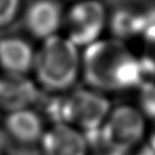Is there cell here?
<instances>
[{"instance_id":"1","label":"cell","mask_w":155,"mask_h":155,"mask_svg":"<svg viewBox=\"0 0 155 155\" xmlns=\"http://www.w3.org/2000/svg\"><path fill=\"white\" fill-rule=\"evenodd\" d=\"M81 78L86 87L105 95L137 90L145 75L138 54L126 42L102 38L83 49Z\"/></svg>"},{"instance_id":"2","label":"cell","mask_w":155,"mask_h":155,"mask_svg":"<svg viewBox=\"0 0 155 155\" xmlns=\"http://www.w3.org/2000/svg\"><path fill=\"white\" fill-rule=\"evenodd\" d=\"M81 49L57 34L42 41L35 52L34 82L41 92L59 95L75 88L81 78Z\"/></svg>"},{"instance_id":"3","label":"cell","mask_w":155,"mask_h":155,"mask_svg":"<svg viewBox=\"0 0 155 155\" xmlns=\"http://www.w3.org/2000/svg\"><path fill=\"white\" fill-rule=\"evenodd\" d=\"M44 109L45 117L52 121V125L70 126L87 136L101 128L112 105L107 95L82 87L64 94L51 95Z\"/></svg>"},{"instance_id":"4","label":"cell","mask_w":155,"mask_h":155,"mask_svg":"<svg viewBox=\"0 0 155 155\" xmlns=\"http://www.w3.org/2000/svg\"><path fill=\"white\" fill-rule=\"evenodd\" d=\"M145 117L135 105L120 104L112 108L96 133L87 135L96 155H129L146 137Z\"/></svg>"},{"instance_id":"5","label":"cell","mask_w":155,"mask_h":155,"mask_svg":"<svg viewBox=\"0 0 155 155\" xmlns=\"http://www.w3.org/2000/svg\"><path fill=\"white\" fill-rule=\"evenodd\" d=\"M109 12L100 1L75 2L65 9L62 28L67 39L79 49H85L102 39L108 26Z\"/></svg>"},{"instance_id":"6","label":"cell","mask_w":155,"mask_h":155,"mask_svg":"<svg viewBox=\"0 0 155 155\" xmlns=\"http://www.w3.org/2000/svg\"><path fill=\"white\" fill-rule=\"evenodd\" d=\"M65 9L61 2L36 0L27 4L22 10L23 25L26 32L41 42L59 34L62 28Z\"/></svg>"},{"instance_id":"7","label":"cell","mask_w":155,"mask_h":155,"mask_svg":"<svg viewBox=\"0 0 155 155\" xmlns=\"http://www.w3.org/2000/svg\"><path fill=\"white\" fill-rule=\"evenodd\" d=\"M42 99V92L28 76L0 74V113L9 114L33 109Z\"/></svg>"},{"instance_id":"8","label":"cell","mask_w":155,"mask_h":155,"mask_svg":"<svg viewBox=\"0 0 155 155\" xmlns=\"http://www.w3.org/2000/svg\"><path fill=\"white\" fill-rule=\"evenodd\" d=\"M153 24H155V8L126 5L109 13L108 26L111 31V38L122 42L136 38L140 39Z\"/></svg>"},{"instance_id":"9","label":"cell","mask_w":155,"mask_h":155,"mask_svg":"<svg viewBox=\"0 0 155 155\" xmlns=\"http://www.w3.org/2000/svg\"><path fill=\"white\" fill-rule=\"evenodd\" d=\"M41 155H90L86 135L64 124L47 127L39 144Z\"/></svg>"},{"instance_id":"10","label":"cell","mask_w":155,"mask_h":155,"mask_svg":"<svg viewBox=\"0 0 155 155\" xmlns=\"http://www.w3.org/2000/svg\"><path fill=\"white\" fill-rule=\"evenodd\" d=\"M4 129L13 142L23 146L39 145L47 129L43 116L33 109L6 114Z\"/></svg>"},{"instance_id":"11","label":"cell","mask_w":155,"mask_h":155,"mask_svg":"<svg viewBox=\"0 0 155 155\" xmlns=\"http://www.w3.org/2000/svg\"><path fill=\"white\" fill-rule=\"evenodd\" d=\"M36 49L18 35L0 38V69L4 74L27 76L33 70Z\"/></svg>"},{"instance_id":"12","label":"cell","mask_w":155,"mask_h":155,"mask_svg":"<svg viewBox=\"0 0 155 155\" xmlns=\"http://www.w3.org/2000/svg\"><path fill=\"white\" fill-rule=\"evenodd\" d=\"M140 50L138 58L140 60L145 77L155 81V24L147 28L140 38Z\"/></svg>"},{"instance_id":"13","label":"cell","mask_w":155,"mask_h":155,"mask_svg":"<svg viewBox=\"0 0 155 155\" xmlns=\"http://www.w3.org/2000/svg\"><path fill=\"white\" fill-rule=\"evenodd\" d=\"M145 119L155 120V81H144L137 88V105Z\"/></svg>"},{"instance_id":"14","label":"cell","mask_w":155,"mask_h":155,"mask_svg":"<svg viewBox=\"0 0 155 155\" xmlns=\"http://www.w3.org/2000/svg\"><path fill=\"white\" fill-rule=\"evenodd\" d=\"M22 10L23 2L19 0H0V30L13 25Z\"/></svg>"},{"instance_id":"15","label":"cell","mask_w":155,"mask_h":155,"mask_svg":"<svg viewBox=\"0 0 155 155\" xmlns=\"http://www.w3.org/2000/svg\"><path fill=\"white\" fill-rule=\"evenodd\" d=\"M145 140L151 152L155 154V120H152L151 124L147 126Z\"/></svg>"},{"instance_id":"16","label":"cell","mask_w":155,"mask_h":155,"mask_svg":"<svg viewBox=\"0 0 155 155\" xmlns=\"http://www.w3.org/2000/svg\"><path fill=\"white\" fill-rule=\"evenodd\" d=\"M2 154V152H1V146H0V155Z\"/></svg>"}]
</instances>
